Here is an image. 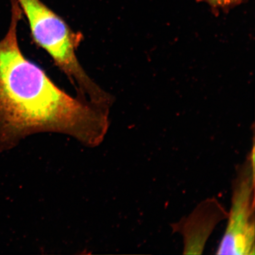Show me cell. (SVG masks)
<instances>
[{
  "label": "cell",
  "mask_w": 255,
  "mask_h": 255,
  "mask_svg": "<svg viewBox=\"0 0 255 255\" xmlns=\"http://www.w3.org/2000/svg\"><path fill=\"white\" fill-rule=\"evenodd\" d=\"M228 223L217 255L255 254V147L233 183Z\"/></svg>",
  "instance_id": "obj_3"
},
{
  "label": "cell",
  "mask_w": 255,
  "mask_h": 255,
  "mask_svg": "<svg viewBox=\"0 0 255 255\" xmlns=\"http://www.w3.org/2000/svg\"><path fill=\"white\" fill-rule=\"evenodd\" d=\"M208 4L213 9L228 11L229 9L243 4L246 0H202Z\"/></svg>",
  "instance_id": "obj_5"
},
{
  "label": "cell",
  "mask_w": 255,
  "mask_h": 255,
  "mask_svg": "<svg viewBox=\"0 0 255 255\" xmlns=\"http://www.w3.org/2000/svg\"><path fill=\"white\" fill-rule=\"evenodd\" d=\"M228 216L225 207L212 197L202 201L190 215L172 223L173 232L183 238V254L202 255L216 226Z\"/></svg>",
  "instance_id": "obj_4"
},
{
  "label": "cell",
  "mask_w": 255,
  "mask_h": 255,
  "mask_svg": "<svg viewBox=\"0 0 255 255\" xmlns=\"http://www.w3.org/2000/svg\"><path fill=\"white\" fill-rule=\"evenodd\" d=\"M27 18L32 38L49 54L77 89L78 96L110 107L113 96L96 84L80 63L76 51L84 39L41 0H16Z\"/></svg>",
  "instance_id": "obj_2"
},
{
  "label": "cell",
  "mask_w": 255,
  "mask_h": 255,
  "mask_svg": "<svg viewBox=\"0 0 255 255\" xmlns=\"http://www.w3.org/2000/svg\"><path fill=\"white\" fill-rule=\"evenodd\" d=\"M8 29L0 40V151L39 132L74 137L98 146L109 128L110 108L71 97L22 53L17 27L23 13L11 0Z\"/></svg>",
  "instance_id": "obj_1"
}]
</instances>
